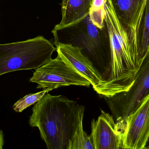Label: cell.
I'll return each mask as SVG.
<instances>
[{
    "label": "cell",
    "instance_id": "5b68a950",
    "mask_svg": "<svg viewBox=\"0 0 149 149\" xmlns=\"http://www.w3.org/2000/svg\"><path fill=\"white\" fill-rule=\"evenodd\" d=\"M38 84L36 88L51 89L77 85L89 87V81L59 55L36 70L29 80Z\"/></svg>",
    "mask_w": 149,
    "mask_h": 149
},
{
    "label": "cell",
    "instance_id": "2e32d148",
    "mask_svg": "<svg viewBox=\"0 0 149 149\" xmlns=\"http://www.w3.org/2000/svg\"><path fill=\"white\" fill-rule=\"evenodd\" d=\"M145 149H149V141H148V143H147V145H146Z\"/></svg>",
    "mask_w": 149,
    "mask_h": 149
},
{
    "label": "cell",
    "instance_id": "ba28073f",
    "mask_svg": "<svg viewBox=\"0 0 149 149\" xmlns=\"http://www.w3.org/2000/svg\"><path fill=\"white\" fill-rule=\"evenodd\" d=\"M90 136L95 149H123L122 132L113 117L103 110L97 120L91 122Z\"/></svg>",
    "mask_w": 149,
    "mask_h": 149
},
{
    "label": "cell",
    "instance_id": "52a82bcc",
    "mask_svg": "<svg viewBox=\"0 0 149 149\" xmlns=\"http://www.w3.org/2000/svg\"><path fill=\"white\" fill-rule=\"evenodd\" d=\"M111 1L119 23L126 34L132 51L139 62L137 34L146 0H111Z\"/></svg>",
    "mask_w": 149,
    "mask_h": 149
},
{
    "label": "cell",
    "instance_id": "277c9868",
    "mask_svg": "<svg viewBox=\"0 0 149 149\" xmlns=\"http://www.w3.org/2000/svg\"><path fill=\"white\" fill-rule=\"evenodd\" d=\"M149 96V52L141 63L135 81L129 90L105 97L116 118L118 129L123 132L126 118Z\"/></svg>",
    "mask_w": 149,
    "mask_h": 149
},
{
    "label": "cell",
    "instance_id": "5bb4252c",
    "mask_svg": "<svg viewBox=\"0 0 149 149\" xmlns=\"http://www.w3.org/2000/svg\"><path fill=\"white\" fill-rule=\"evenodd\" d=\"M52 90L51 89H46L36 93L29 94L17 101L13 106V109L16 112H22L28 107L40 101L46 93Z\"/></svg>",
    "mask_w": 149,
    "mask_h": 149
},
{
    "label": "cell",
    "instance_id": "8992f818",
    "mask_svg": "<svg viewBox=\"0 0 149 149\" xmlns=\"http://www.w3.org/2000/svg\"><path fill=\"white\" fill-rule=\"evenodd\" d=\"M149 140V96L129 115L122 133L123 149H144Z\"/></svg>",
    "mask_w": 149,
    "mask_h": 149
},
{
    "label": "cell",
    "instance_id": "9a60e30c",
    "mask_svg": "<svg viewBox=\"0 0 149 149\" xmlns=\"http://www.w3.org/2000/svg\"><path fill=\"white\" fill-rule=\"evenodd\" d=\"M4 135H3V132L1 130V137H0V146H1V149H2V146L4 145Z\"/></svg>",
    "mask_w": 149,
    "mask_h": 149
},
{
    "label": "cell",
    "instance_id": "9c48e42d",
    "mask_svg": "<svg viewBox=\"0 0 149 149\" xmlns=\"http://www.w3.org/2000/svg\"><path fill=\"white\" fill-rule=\"evenodd\" d=\"M55 45L58 55L88 79L94 89L104 82L92 63L83 53L81 48L56 41Z\"/></svg>",
    "mask_w": 149,
    "mask_h": 149
},
{
    "label": "cell",
    "instance_id": "8fae6325",
    "mask_svg": "<svg viewBox=\"0 0 149 149\" xmlns=\"http://www.w3.org/2000/svg\"><path fill=\"white\" fill-rule=\"evenodd\" d=\"M137 46L140 64L149 52V0H146L137 34Z\"/></svg>",
    "mask_w": 149,
    "mask_h": 149
},
{
    "label": "cell",
    "instance_id": "7a4b0ae2",
    "mask_svg": "<svg viewBox=\"0 0 149 149\" xmlns=\"http://www.w3.org/2000/svg\"><path fill=\"white\" fill-rule=\"evenodd\" d=\"M105 8V26L111 51V74L108 81L94 90L99 95L108 97L129 90L141 64L132 51L111 0H107Z\"/></svg>",
    "mask_w": 149,
    "mask_h": 149
},
{
    "label": "cell",
    "instance_id": "7c38bea8",
    "mask_svg": "<svg viewBox=\"0 0 149 149\" xmlns=\"http://www.w3.org/2000/svg\"><path fill=\"white\" fill-rule=\"evenodd\" d=\"M107 0H93L90 10V20L98 29H104L105 27L106 10L105 5Z\"/></svg>",
    "mask_w": 149,
    "mask_h": 149
},
{
    "label": "cell",
    "instance_id": "4fadbf2b",
    "mask_svg": "<svg viewBox=\"0 0 149 149\" xmlns=\"http://www.w3.org/2000/svg\"><path fill=\"white\" fill-rule=\"evenodd\" d=\"M83 118L81 119L78 128L70 143L68 149H95L91 136L84 131Z\"/></svg>",
    "mask_w": 149,
    "mask_h": 149
},
{
    "label": "cell",
    "instance_id": "3957f363",
    "mask_svg": "<svg viewBox=\"0 0 149 149\" xmlns=\"http://www.w3.org/2000/svg\"><path fill=\"white\" fill-rule=\"evenodd\" d=\"M56 50L42 36L0 45V75L20 70L35 69L48 62Z\"/></svg>",
    "mask_w": 149,
    "mask_h": 149
},
{
    "label": "cell",
    "instance_id": "6da1fadb",
    "mask_svg": "<svg viewBox=\"0 0 149 149\" xmlns=\"http://www.w3.org/2000/svg\"><path fill=\"white\" fill-rule=\"evenodd\" d=\"M84 110L75 101L47 93L33 107L29 123L38 128L48 149H68Z\"/></svg>",
    "mask_w": 149,
    "mask_h": 149
},
{
    "label": "cell",
    "instance_id": "30bf717a",
    "mask_svg": "<svg viewBox=\"0 0 149 149\" xmlns=\"http://www.w3.org/2000/svg\"><path fill=\"white\" fill-rule=\"evenodd\" d=\"M93 0H62V19L55 31L62 30L79 24L89 14Z\"/></svg>",
    "mask_w": 149,
    "mask_h": 149
}]
</instances>
